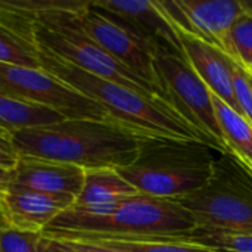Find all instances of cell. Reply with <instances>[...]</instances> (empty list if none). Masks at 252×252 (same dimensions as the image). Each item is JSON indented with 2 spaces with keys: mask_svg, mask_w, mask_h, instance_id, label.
I'll list each match as a JSON object with an SVG mask.
<instances>
[{
  "mask_svg": "<svg viewBox=\"0 0 252 252\" xmlns=\"http://www.w3.org/2000/svg\"><path fill=\"white\" fill-rule=\"evenodd\" d=\"M0 94L50 108L68 120H109L92 99L68 87L43 68L0 63Z\"/></svg>",
  "mask_w": 252,
  "mask_h": 252,
  "instance_id": "cell-8",
  "label": "cell"
},
{
  "mask_svg": "<svg viewBox=\"0 0 252 252\" xmlns=\"http://www.w3.org/2000/svg\"><path fill=\"white\" fill-rule=\"evenodd\" d=\"M154 63L162 100L190 124L213 151L226 154L213 94L196 72L183 58L164 50L155 52Z\"/></svg>",
  "mask_w": 252,
  "mask_h": 252,
  "instance_id": "cell-7",
  "label": "cell"
},
{
  "mask_svg": "<svg viewBox=\"0 0 252 252\" xmlns=\"http://www.w3.org/2000/svg\"><path fill=\"white\" fill-rule=\"evenodd\" d=\"M4 227H7V226H6V223L0 219V233H1V230H3Z\"/></svg>",
  "mask_w": 252,
  "mask_h": 252,
  "instance_id": "cell-31",
  "label": "cell"
},
{
  "mask_svg": "<svg viewBox=\"0 0 252 252\" xmlns=\"http://www.w3.org/2000/svg\"><path fill=\"white\" fill-rule=\"evenodd\" d=\"M195 230L192 214L179 201L140 193L124 199L111 214L102 217L66 210L43 230V236L61 241L188 238Z\"/></svg>",
  "mask_w": 252,
  "mask_h": 252,
  "instance_id": "cell-3",
  "label": "cell"
},
{
  "mask_svg": "<svg viewBox=\"0 0 252 252\" xmlns=\"http://www.w3.org/2000/svg\"><path fill=\"white\" fill-rule=\"evenodd\" d=\"M241 6L247 13L252 15V0H241Z\"/></svg>",
  "mask_w": 252,
  "mask_h": 252,
  "instance_id": "cell-30",
  "label": "cell"
},
{
  "mask_svg": "<svg viewBox=\"0 0 252 252\" xmlns=\"http://www.w3.org/2000/svg\"><path fill=\"white\" fill-rule=\"evenodd\" d=\"M18 155L13 151V146L10 143V136L0 133V165H4L7 168H13L16 164Z\"/></svg>",
  "mask_w": 252,
  "mask_h": 252,
  "instance_id": "cell-25",
  "label": "cell"
},
{
  "mask_svg": "<svg viewBox=\"0 0 252 252\" xmlns=\"http://www.w3.org/2000/svg\"><path fill=\"white\" fill-rule=\"evenodd\" d=\"M148 140L109 120H62L10 134L18 157H34L87 170L130 165Z\"/></svg>",
  "mask_w": 252,
  "mask_h": 252,
  "instance_id": "cell-1",
  "label": "cell"
},
{
  "mask_svg": "<svg viewBox=\"0 0 252 252\" xmlns=\"http://www.w3.org/2000/svg\"><path fill=\"white\" fill-rule=\"evenodd\" d=\"M12 168H7L4 165H0V198L7 190V188L12 183Z\"/></svg>",
  "mask_w": 252,
  "mask_h": 252,
  "instance_id": "cell-27",
  "label": "cell"
},
{
  "mask_svg": "<svg viewBox=\"0 0 252 252\" xmlns=\"http://www.w3.org/2000/svg\"><path fill=\"white\" fill-rule=\"evenodd\" d=\"M75 18L78 25L92 40H94L102 49H105L112 58H115L130 71L151 84L161 97L154 63V52L143 41L94 7L92 1L89 7L75 13Z\"/></svg>",
  "mask_w": 252,
  "mask_h": 252,
  "instance_id": "cell-10",
  "label": "cell"
},
{
  "mask_svg": "<svg viewBox=\"0 0 252 252\" xmlns=\"http://www.w3.org/2000/svg\"><path fill=\"white\" fill-rule=\"evenodd\" d=\"M179 37L183 49V58L189 66L196 72L213 96L238 112L233 89L235 61L213 44L185 34H179Z\"/></svg>",
  "mask_w": 252,
  "mask_h": 252,
  "instance_id": "cell-13",
  "label": "cell"
},
{
  "mask_svg": "<svg viewBox=\"0 0 252 252\" xmlns=\"http://www.w3.org/2000/svg\"><path fill=\"white\" fill-rule=\"evenodd\" d=\"M75 196L53 195L10 185L0 198V219L7 227L43 233L63 211L72 207Z\"/></svg>",
  "mask_w": 252,
  "mask_h": 252,
  "instance_id": "cell-12",
  "label": "cell"
},
{
  "mask_svg": "<svg viewBox=\"0 0 252 252\" xmlns=\"http://www.w3.org/2000/svg\"><path fill=\"white\" fill-rule=\"evenodd\" d=\"M211 151L204 143L148 139L137 158L117 171L142 195L179 201L211 179L216 161Z\"/></svg>",
  "mask_w": 252,
  "mask_h": 252,
  "instance_id": "cell-4",
  "label": "cell"
},
{
  "mask_svg": "<svg viewBox=\"0 0 252 252\" xmlns=\"http://www.w3.org/2000/svg\"><path fill=\"white\" fill-rule=\"evenodd\" d=\"M213 105L226 151L252 171V126L216 96Z\"/></svg>",
  "mask_w": 252,
  "mask_h": 252,
  "instance_id": "cell-16",
  "label": "cell"
},
{
  "mask_svg": "<svg viewBox=\"0 0 252 252\" xmlns=\"http://www.w3.org/2000/svg\"><path fill=\"white\" fill-rule=\"evenodd\" d=\"M32 41L38 49L62 58L92 75L114 81L145 96L159 97L151 84L92 40L78 25L75 13L52 12L38 16L32 27Z\"/></svg>",
  "mask_w": 252,
  "mask_h": 252,
  "instance_id": "cell-6",
  "label": "cell"
},
{
  "mask_svg": "<svg viewBox=\"0 0 252 252\" xmlns=\"http://www.w3.org/2000/svg\"><path fill=\"white\" fill-rule=\"evenodd\" d=\"M179 202L196 229L252 235V171L229 152L214 161L208 183Z\"/></svg>",
  "mask_w": 252,
  "mask_h": 252,
  "instance_id": "cell-5",
  "label": "cell"
},
{
  "mask_svg": "<svg viewBox=\"0 0 252 252\" xmlns=\"http://www.w3.org/2000/svg\"><path fill=\"white\" fill-rule=\"evenodd\" d=\"M62 120H65V117L50 108L0 94V131L9 136L27 128L52 126Z\"/></svg>",
  "mask_w": 252,
  "mask_h": 252,
  "instance_id": "cell-17",
  "label": "cell"
},
{
  "mask_svg": "<svg viewBox=\"0 0 252 252\" xmlns=\"http://www.w3.org/2000/svg\"><path fill=\"white\" fill-rule=\"evenodd\" d=\"M0 63L41 68L37 46L0 24Z\"/></svg>",
  "mask_w": 252,
  "mask_h": 252,
  "instance_id": "cell-19",
  "label": "cell"
},
{
  "mask_svg": "<svg viewBox=\"0 0 252 252\" xmlns=\"http://www.w3.org/2000/svg\"><path fill=\"white\" fill-rule=\"evenodd\" d=\"M38 252H53L49 247V242L44 236H41V241H40V245H38Z\"/></svg>",
  "mask_w": 252,
  "mask_h": 252,
  "instance_id": "cell-29",
  "label": "cell"
},
{
  "mask_svg": "<svg viewBox=\"0 0 252 252\" xmlns=\"http://www.w3.org/2000/svg\"><path fill=\"white\" fill-rule=\"evenodd\" d=\"M157 1L179 34L190 35L221 50L232 25L244 13L239 0Z\"/></svg>",
  "mask_w": 252,
  "mask_h": 252,
  "instance_id": "cell-9",
  "label": "cell"
},
{
  "mask_svg": "<svg viewBox=\"0 0 252 252\" xmlns=\"http://www.w3.org/2000/svg\"><path fill=\"white\" fill-rule=\"evenodd\" d=\"M56 241H61V239H56ZM61 242H63L65 245H68L69 248H72L77 252H126L108 248V247H102L97 244H92V242H78V241H61Z\"/></svg>",
  "mask_w": 252,
  "mask_h": 252,
  "instance_id": "cell-26",
  "label": "cell"
},
{
  "mask_svg": "<svg viewBox=\"0 0 252 252\" xmlns=\"http://www.w3.org/2000/svg\"><path fill=\"white\" fill-rule=\"evenodd\" d=\"M38 62L46 72L102 106L111 121L142 137L207 145L205 139L161 97L145 96L92 75L41 49H38Z\"/></svg>",
  "mask_w": 252,
  "mask_h": 252,
  "instance_id": "cell-2",
  "label": "cell"
},
{
  "mask_svg": "<svg viewBox=\"0 0 252 252\" xmlns=\"http://www.w3.org/2000/svg\"><path fill=\"white\" fill-rule=\"evenodd\" d=\"M223 52L230 56L238 65L251 69L252 68V15L244 13L232 25Z\"/></svg>",
  "mask_w": 252,
  "mask_h": 252,
  "instance_id": "cell-21",
  "label": "cell"
},
{
  "mask_svg": "<svg viewBox=\"0 0 252 252\" xmlns=\"http://www.w3.org/2000/svg\"><path fill=\"white\" fill-rule=\"evenodd\" d=\"M126 252H213L188 238H140V239H81Z\"/></svg>",
  "mask_w": 252,
  "mask_h": 252,
  "instance_id": "cell-18",
  "label": "cell"
},
{
  "mask_svg": "<svg viewBox=\"0 0 252 252\" xmlns=\"http://www.w3.org/2000/svg\"><path fill=\"white\" fill-rule=\"evenodd\" d=\"M43 233L4 227L0 233V252H38Z\"/></svg>",
  "mask_w": 252,
  "mask_h": 252,
  "instance_id": "cell-23",
  "label": "cell"
},
{
  "mask_svg": "<svg viewBox=\"0 0 252 252\" xmlns=\"http://www.w3.org/2000/svg\"><path fill=\"white\" fill-rule=\"evenodd\" d=\"M92 4L143 41L154 55L164 50L183 58L179 32L157 0H96Z\"/></svg>",
  "mask_w": 252,
  "mask_h": 252,
  "instance_id": "cell-11",
  "label": "cell"
},
{
  "mask_svg": "<svg viewBox=\"0 0 252 252\" xmlns=\"http://www.w3.org/2000/svg\"><path fill=\"white\" fill-rule=\"evenodd\" d=\"M140 195L117 170H87L81 192L68 211L81 216L102 217L111 214L124 199Z\"/></svg>",
  "mask_w": 252,
  "mask_h": 252,
  "instance_id": "cell-15",
  "label": "cell"
},
{
  "mask_svg": "<svg viewBox=\"0 0 252 252\" xmlns=\"http://www.w3.org/2000/svg\"><path fill=\"white\" fill-rule=\"evenodd\" d=\"M12 173L10 185L43 193L77 198L84 183L83 168L34 157H18Z\"/></svg>",
  "mask_w": 252,
  "mask_h": 252,
  "instance_id": "cell-14",
  "label": "cell"
},
{
  "mask_svg": "<svg viewBox=\"0 0 252 252\" xmlns=\"http://www.w3.org/2000/svg\"><path fill=\"white\" fill-rule=\"evenodd\" d=\"M248 71H250V72H251V75H252V68H251V69H248Z\"/></svg>",
  "mask_w": 252,
  "mask_h": 252,
  "instance_id": "cell-33",
  "label": "cell"
},
{
  "mask_svg": "<svg viewBox=\"0 0 252 252\" xmlns=\"http://www.w3.org/2000/svg\"><path fill=\"white\" fill-rule=\"evenodd\" d=\"M46 238V236H44ZM47 239V242H49V247H50V250L53 252H77L74 251L72 248H69L68 245H65L63 242H61V241H56V239H50V238H46Z\"/></svg>",
  "mask_w": 252,
  "mask_h": 252,
  "instance_id": "cell-28",
  "label": "cell"
},
{
  "mask_svg": "<svg viewBox=\"0 0 252 252\" xmlns=\"http://www.w3.org/2000/svg\"><path fill=\"white\" fill-rule=\"evenodd\" d=\"M233 89L238 105V112L252 126V89L250 83V74L247 68L235 62L233 71Z\"/></svg>",
  "mask_w": 252,
  "mask_h": 252,
  "instance_id": "cell-24",
  "label": "cell"
},
{
  "mask_svg": "<svg viewBox=\"0 0 252 252\" xmlns=\"http://www.w3.org/2000/svg\"><path fill=\"white\" fill-rule=\"evenodd\" d=\"M188 239L210 248L213 252H252L251 233L196 229Z\"/></svg>",
  "mask_w": 252,
  "mask_h": 252,
  "instance_id": "cell-22",
  "label": "cell"
},
{
  "mask_svg": "<svg viewBox=\"0 0 252 252\" xmlns=\"http://www.w3.org/2000/svg\"><path fill=\"white\" fill-rule=\"evenodd\" d=\"M248 71V69H247ZM248 74H250V83H251V89H252V75H251V72L248 71Z\"/></svg>",
  "mask_w": 252,
  "mask_h": 252,
  "instance_id": "cell-32",
  "label": "cell"
},
{
  "mask_svg": "<svg viewBox=\"0 0 252 252\" xmlns=\"http://www.w3.org/2000/svg\"><path fill=\"white\" fill-rule=\"evenodd\" d=\"M90 1H63V0H0V10L10 12L35 21L38 16L52 12L78 13L89 7Z\"/></svg>",
  "mask_w": 252,
  "mask_h": 252,
  "instance_id": "cell-20",
  "label": "cell"
}]
</instances>
